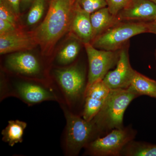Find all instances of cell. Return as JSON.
Segmentation results:
<instances>
[{
  "label": "cell",
  "mask_w": 156,
  "mask_h": 156,
  "mask_svg": "<svg viewBox=\"0 0 156 156\" xmlns=\"http://www.w3.org/2000/svg\"><path fill=\"white\" fill-rule=\"evenodd\" d=\"M75 2L51 0L44 20L33 34L46 55L50 54L59 39L69 30Z\"/></svg>",
  "instance_id": "obj_1"
},
{
  "label": "cell",
  "mask_w": 156,
  "mask_h": 156,
  "mask_svg": "<svg viewBox=\"0 0 156 156\" xmlns=\"http://www.w3.org/2000/svg\"><path fill=\"white\" fill-rule=\"evenodd\" d=\"M0 89L1 101L6 98L16 97L30 106L49 101H57L59 104L64 103L56 87L44 81L33 79L11 83L1 81Z\"/></svg>",
  "instance_id": "obj_2"
},
{
  "label": "cell",
  "mask_w": 156,
  "mask_h": 156,
  "mask_svg": "<svg viewBox=\"0 0 156 156\" xmlns=\"http://www.w3.org/2000/svg\"><path fill=\"white\" fill-rule=\"evenodd\" d=\"M137 97L128 89H110L103 106L91 121L99 137L106 135L113 129L124 127L125 111L131 101Z\"/></svg>",
  "instance_id": "obj_3"
},
{
  "label": "cell",
  "mask_w": 156,
  "mask_h": 156,
  "mask_svg": "<svg viewBox=\"0 0 156 156\" xmlns=\"http://www.w3.org/2000/svg\"><path fill=\"white\" fill-rule=\"evenodd\" d=\"M66 120L63 140L65 155L76 156L92 140L99 137L92 121L84 119L72 112L65 104H60Z\"/></svg>",
  "instance_id": "obj_4"
},
{
  "label": "cell",
  "mask_w": 156,
  "mask_h": 156,
  "mask_svg": "<svg viewBox=\"0 0 156 156\" xmlns=\"http://www.w3.org/2000/svg\"><path fill=\"white\" fill-rule=\"evenodd\" d=\"M53 75L64 103L74 112L75 108L84 103L87 84L85 71L76 65L56 69Z\"/></svg>",
  "instance_id": "obj_5"
},
{
  "label": "cell",
  "mask_w": 156,
  "mask_h": 156,
  "mask_svg": "<svg viewBox=\"0 0 156 156\" xmlns=\"http://www.w3.org/2000/svg\"><path fill=\"white\" fill-rule=\"evenodd\" d=\"M149 33L147 22L121 21L95 37L91 44L100 50L117 51L132 37Z\"/></svg>",
  "instance_id": "obj_6"
},
{
  "label": "cell",
  "mask_w": 156,
  "mask_h": 156,
  "mask_svg": "<svg viewBox=\"0 0 156 156\" xmlns=\"http://www.w3.org/2000/svg\"><path fill=\"white\" fill-rule=\"evenodd\" d=\"M136 131L131 126L115 129L92 140L85 148L84 154L92 156H120L126 144L133 140Z\"/></svg>",
  "instance_id": "obj_7"
},
{
  "label": "cell",
  "mask_w": 156,
  "mask_h": 156,
  "mask_svg": "<svg viewBox=\"0 0 156 156\" xmlns=\"http://www.w3.org/2000/svg\"><path fill=\"white\" fill-rule=\"evenodd\" d=\"M89 61L87 88L102 80L109 70L117 64L119 52L97 50L91 43L84 44Z\"/></svg>",
  "instance_id": "obj_8"
},
{
  "label": "cell",
  "mask_w": 156,
  "mask_h": 156,
  "mask_svg": "<svg viewBox=\"0 0 156 156\" xmlns=\"http://www.w3.org/2000/svg\"><path fill=\"white\" fill-rule=\"evenodd\" d=\"M116 65L114 70L107 73L103 79L104 83L110 89H127L136 71L131 67L127 48H121Z\"/></svg>",
  "instance_id": "obj_9"
},
{
  "label": "cell",
  "mask_w": 156,
  "mask_h": 156,
  "mask_svg": "<svg viewBox=\"0 0 156 156\" xmlns=\"http://www.w3.org/2000/svg\"><path fill=\"white\" fill-rule=\"evenodd\" d=\"M5 67L11 72L38 80L37 76L42 72L41 65L38 59L33 54L24 51L9 55L5 61Z\"/></svg>",
  "instance_id": "obj_10"
},
{
  "label": "cell",
  "mask_w": 156,
  "mask_h": 156,
  "mask_svg": "<svg viewBox=\"0 0 156 156\" xmlns=\"http://www.w3.org/2000/svg\"><path fill=\"white\" fill-rule=\"evenodd\" d=\"M116 16L120 22H152L156 19V4L151 0H131Z\"/></svg>",
  "instance_id": "obj_11"
},
{
  "label": "cell",
  "mask_w": 156,
  "mask_h": 156,
  "mask_svg": "<svg viewBox=\"0 0 156 156\" xmlns=\"http://www.w3.org/2000/svg\"><path fill=\"white\" fill-rule=\"evenodd\" d=\"M110 91V89L103 80L87 88L81 114L84 119L89 122L92 121L103 106Z\"/></svg>",
  "instance_id": "obj_12"
},
{
  "label": "cell",
  "mask_w": 156,
  "mask_h": 156,
  "mask_svg": "<svg viewBox=\"0 0 156 156\" xmlns=\"http://www.w3.org/2000/svg\"><path fill=\"white\" fill-rule=\"evenodd\" d=\"M90 15L81 8L76 0L69 30L83 44L91 43L94 40Z\"/></svg>",
  "instance_id": "obj_13"
},
{
  "label": "cell",
  "mask_w": 156,
  "mask_h": 156,
  "mask_svg": "<svg viewBox=\"0 0 156 156\" xmlns=\"http://www.w3.org/2000/svg\"><path fill=\"white\" fill-rule=\"evenodd\" d=\"M37 44L33 34L17 30L0 35V53L3 55L30 50Z\"/></svg>",
  "instance_id": "obj_14"
},
{
  "label": "cell",
  "mask_w": 156,
  "mask_h": 156,
  "mask_svg": "<svg viewBox=\"0 0 156 156\" xmlns=\"http://www.w3.org/2000/svg\"><path fill=\"white\" fill-rule=\"evenodd\" d=\"M94 39L108 29L120 22L117 16L112 15L107 7L92 13L90 15Z\"/></svg>",
  "instance_id": "obj_15"
},
{
  "label": "cell",
  "mask_w": 156,
  "mask_h": 156,
  "mask_svg": "<svg viewBox=\"0 0 156 156\" xmlns=\"http://www.w3.org/2000/svg\"><path fill=\"white\" fill-rule=\"evenodd\" d=\"M128 89L138 96L147 95L156 98V81L136 71Z\"/></svg>",
  "instance_id": "obj_16"
},
{
  "label": "cell",
  "mask_w": 156,
  "mask_h": 156,
  "mask_svg": "<svg viewBox=\"0 0 156 156\" xmlns=\"http://www.w3.org/2000/svg\"><path fill=\"white\" fill-rule=\"evenodd\" d=\"M27 123L18 120H10L8 126L2 131V140L13 147L15 144L21 143L23 141L24 130Z\"/></svg>",
  "instance_id": "obj_17"
},
{
  "label": "cell",
  "mask_w": 156,
  "mask_h": 156,
  "mask_svg": "<svg viewBox=\"0 0 156 156\" xmlns=\"http://www.w3.org/2000/svg\"><path fill=\"white\" fill-rule=\"evenodd\" d=\"M121 156H156V144L133 140L124 147Z\"/></svg>",
  "instance_id": "obj_18"
},
{
  "label": "cell",
  "mask_w": 156,
  "mask_h": 156,
  "mask_svg": "<svg viewBox=\"0 0 156 156\" xmlns=\"http://www.w3.org/2000/svg\"><path fill=\"white\" fill-rule=\"evenodd\" d=\"M80 49L79 42L74 41L69 43L58 53L57 56V62L62 66L70 64L76 58Z\"/></svg>",
  "instance_id": "obj_19"
},
{
  "label": "cell",
  "mask_w": 156,
  "mask_h": 156,
  "mask_svg": "<svg viewBox=\"0 0 156 156\" xmlns=\"http://www.w3.org/2000/svg\"><path fill=\"white\" fill-rule=\"evenodd\" d=\"M46 0H34L27 17L29 26L34 25L41 19L44 12Z\"/></svg>",
  "instance_id": "obj_20"
},
{
  "label": "cell",
  "mask_w": 156,
  "mask_h": 156,
  "mask_svg": "<svg viewBox=\"0 0 156 156\" xmlns=\"http://www.w3.org/2000/svg\"><path fill=\"white\" fill-rule=\"evenodd\" d=\"M85 11L91 14L93 12L106 7V0H76Z\"/></svg>",
  "instance_id": "obj_21"
},
{
  "label": "cell",
  "mask_w": 156,
  "mask_h": 156,
  "mask_svg": "<svg viewBox=\"0 0 156 156\" xmlns=\"http://www.w3.org/2000/svg\"><path fill=\"white\" fill-rule=\"evenodd\" d=\"M17 17L6 0H0V19L9 21L16 25Z\"/></svg>",
  "instance_id": "obj_22"
},
{
  "label": "cell",
  "mask_w": 156,
  "mask_h": 156,
  "mask_svg": "<svg viewBox=\"0 0 156 156\" xmlns=\"http://www.w3.org/2000/svg\"><path fill=\"white\" fill-rule=\"evenodd\" d=\"M131 0H106L107 7L112 15L116 16L124 9Z\"/></svg>",
  "instance_id": "obj_23"
},
{
  "label": "cell",
  "mask_w": 156,
  "mask_h": 156,
  "mask_svg": "<svg viewBox=\"0 0 156 156\" xmlns=\"http://www.w3.org/2000/svg\"><path fill=\"white\" fill-rule=\"evenodd\" d=\"M16 25L5 20L0 19V35L17 30Z\"/></svg>",
  "instance_id": "obj_24"
},
{
  "label": "cell",
  "mask_w": 156,
  "mask_h": 156,
  "mask_svg": "<svg viewBox=\"0 0 156 156\" xmlns=\"http://www.w3.org/2000/svg\"><path fill=\"white\" fill-rule=\"evenodd\" d=\"M6 1L13 9L17 16H18L20 13V5L21 0H6Z\"/></svg>",
  "instance_id": "obj_25"
},
{
  "label": "cell",
  "mask_w": 156,
  "mask_h": 156,
  "mask_svg": "<svg viewBox=\"0 0 156 156\" xmlns=\"http://www.w3.org/2000/svg\"><path fill=\"white\" fill-rule=\"evenodd\" d=\"M149 33L156 35V23L154 22H147Z\"/></svg>",
  "instance_id": "obj_26"
},
{
  "label": "cell",
  "mask_w": 156,
  "mask_h": 156,
  "mask_svg": "<svg viewBox=\"0 0 156 156\" xmlns=\"http://www.w3.org/2000/svg\"><path fill=\"white\" fill-rule=\"evenodd\" d=\"M34 0H21V1H23L25 3H30L31 2H33Z\"/></svg>",
  "instance_id": "obj_27"
},
{
  "label": "cell",
  "mask_w": 156,
  "mask_h": 156,
  "mask_svg": "<svg viewBox=\"0 0 156 156\" xmlns=\"http://www.w3.org/2000/svg\"><path fill=\"white\" fill-rule=\"evenodd\" d=\"M152 2H153L155 3L156 4V0H151Z\"/></svg>",
  "instance_id": "obj_28"
},
{
  "label": "cell",
  "mask_w": 156,
  "mask_h": 156,
  "mask_svg": "<svg viewBox=\"0 0 156 156\" xmlns=\"http://www.w3.org/2000/svg\"><path fill=\"white\" fill-rule=\"evenodd\" d=\"M155 58L156 60V50H155Z\"/></svg>",
  "instance_id": "obj_29"
},
{
  "label": "cell",
  "mask_w": 156,
  "mask_h": 156,
  "mask_svg": "<svg viewBox=\"0 0 156 156\" xmlns=\"http://www.w3.org/2000/svg\"><path fill=\"white\" fill-rule=\"evenodd\" d=\"M152 22H156V20H154V21H152Z\"/></svg>",
  "instance_id": "obj_30"
},
{
  "label": "cell",
  "mask_w": 156,
  "mask_h": 156,
  "mask_svg": "<svg viewBox=\"0 0 156 156\" xmlns=\"http://www.w3.org/2000/svg\"><path fill=\"white\" fill-rule=\"evenodd\" d=\"M72 1H73V2H75L76 1V0H72Z\"/></svg>",
  "instance_id": "obj_31"
}]
</instances>
